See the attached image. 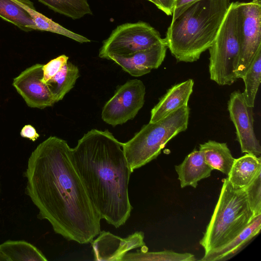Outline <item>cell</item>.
Segmentation results:
<instances>
[{"label":"cell","mask_w":261,"mask_h":261,"mask_svg":"<svg viewBox=\"0 0 261 261\" xmlns=\"http://www.w3.org/2000/svg\"><path fill=\"white\" fill-rule=\"evenodd\" d=\"M97 237L91 242L95 260L121 261L130 250L145 245L144 234L142 231L122 238L102 230Z\"/></svg>","instance_id":"7c38bea8"},{"label":"cell","mask_w":261,"mask_h":261,"mask_svg":"<svg viewBox=\"0 0 261 261\" xmlns=\"http://www.w3.org/2000/svg\"><path fill=\"white\" fill-rule=\"evenodd\" d=\"M253 108L247 105L242 93L239 90L231 93L227 109L241 151L259 157L261 146L254 130Z\"/></svg>","instance_id":"30bf717a"},{"label":"cell","mask_w":261,"mask_h":261,"mask_svg":"<svg viewBox=\"0 0 261 261\" xmlns=\"http://www.w3.org/2000/svg\"><path fill=\"white\" fill-rule=\"evenodd\" d=\"M79 76L77 67L68 61L54 76L45 83L55 102L62 100L72 89Z\"/></svg>","instance_id":"ffe728a7"},{"label":"cell","mask_w":261,"mask_h":261,"mask_svg":"<svg viewBox=\"0 0 261 261\" xmlns=\"http://www.w3.org/2000/svg\"><path fill=\"white\" fill-rule=\"evenodd\" d=\"M167 48L164 39L148 48L126 57L113 56L109 60L113 61L132 76H141L161 66L165 58Z\"/></svg>","instance_id":"4fadbf2b"},{"label":"cell","mask_w":261,"mask_h":261,"mask_svg":"<svg viewBox=\"0 0 261 261\" xmlns=\"http://www.w3.org/2000/svg\"><path fill=\"white\" fill-rule=\"evenodd\" d=\"M199 0H175L172 21L178 17L186 9Z\"/></svg>","instance_id":"83f0119b"},{"label":"cell","mask_w":261,"mask_h":261,"mask_svg":"<svg viewBox=\"0 0 261 261\" xmlns=\"http://www.w3.org/2000/svg\"><path fill=\"white\" fill-rule=\"evenodd\" d=\"M30 0H0V17L24 32L37 30L26 8L34 6Z\"/></svg>","instance_id":"ac0fdd59"},{"label":"cell","mask_w":261,"mask_h":261,"mask_svg":"<svg viewBox=\"0 0 261 261\" xmlns=\"http://www.w3.org/2000/svg\"><path fill=\"white\" fill-rule=\"evenodd\" d=\"M194 81L189 79L170 88L152 109L149 123H155L182 107L188 105Z\"/></svg>","instance_id":"5bb4252c"},{"label":"cell","mask_w":261,"mask_h":261,"mask_svg":"<svg viewBox=\"0 0 261 261\" xmlns=\"http://www.w3.org/2000/svg\"><path fill=\"white\" fill-rule=\"evenodd\" d=\"M152 3H153L154 5H155L157 8L160 10H162V6L161 4L160 3L159 1L158 0H147Z\"/></svg>","instance_id":"4dcf8cb0"},{"label":"cell","mask_w":261,"mask_h":261,"mask_svg":"<svg viewBox=\"0 0 261 261\" xmlns=\"http://www.w3.org/2000/svg\"><path fill=\"white\" fill-rule=\"evenodd\" d=\"M254 217L244 189L233 188L227 178L199 243L204 253L229 243L249 224Z\"/></svg>","instance_id":"277c9868"},{"label":"cell","mask_w":261,"mask_h":261,"mask_svg":"<svg viewBox=\"0 0 261 261\" xmlns=\"http://www.w3.org/2000/svg\"><path fill=\"white\" fill-rule=\"evenodd\" d=\"M0 261H8L7 257L4 254V253L0 250Z\"/></svg>","instance_id":"1f68e13d"},{"label":"cell","mask_w":261,"mask_h":261,"mask_svg":"<svg viewBox=\"0 0 261 261\" xmlns=\"http://www.w3.org/2000/svg\"><path fill=\"white\" fill-rule=\"evenodd\" d=\"M189 114V106L182 107L156 122L144 125L130 140L123 143L132 172L156 159L171 139L187 129Z\"/></svg>","instance_id":"5b68a950"},{"label":"cell","mask_w":261,"mask_h":261,"mask_svg":"<svg viewBox=\"0 0 261 261\" xmlns=\"http://www.w3.org/2000/svg\"><path fill=\"white\" fill-rule=\"evenodd\" d=\"M260 171V157L246 153L234 159L227 179L233 188L243 189Z\"/></svg>","instance_id":"e0dca14e"},{"label":"cell","mask_w":261,"mask_h":261,"mask_svg":"<svg viewBox=\"0 0 261 261\" xmlns=\"http://www.w3.org/2000/svg\"><path fill=\"white\" fill-rule=\"evenodd\" d=\"M238 31L240 46L237 79L242 78L261 47V0L237 2Z\"/></svg>","instance_id":"ba28073f"},{"label":"cell","mask_w":261,"mask_h":261,"mask_svg":"<svg viewBox=\"0 0 261 261\" xmlns=\"http://www.w3.org/2000/svg\"><path fill=\"white\" fill-rule=\"evenodd\" d=\"M25 10L33 18L37 30L61 35L81 43L91 42L88 38L69 30L37 11L34 6L28 7Z\"/></svg>","instance_id":"d4e9b609"},{"label":"cell","mask_w":261,"mask_h":261,"mask_svg":"<svg viewBox=\"0 0 261 261\" xmlns=\"http://www.w3.org/2000/svg\"><path fill=\"white\" fill-rule=\"evenodd\" d=\"M245 84L242 93L248 106L253 108L261 79V47L257 50L247 71L242 78Z\"/></svg>","instance_id":"603a6c76"},{"label":"cell","mask_w":261,"mask_h":261,"mask_svg":"<svg viewBox=\"0 0 261 261\" xmlns=\"http://www.w3.org/2000/svg\"><path fill=\"white\" fill-rule=\"evenodd\" d=\"M195 256L190 253H177L172 250H164L159 252H148L147 247L144 245L136 252H127L121 261H195Z\"/></svg>","instance_id":"cb8c5ba5"},{"label":"cell","mask_w":261,"mask_h":261,"mask_svg":"<svg viewBox=\"0 0 261 261\" xmlns=\"http://www.w3.org/2000/svg\"><path fill=\"white\" fill-rule=\"evenodd\" d=\"M261 171L244 189L248 202L253 216L261 214Z\"/></svg>","instance_id":"484cf974"},{"label":"cell","mask_w":261,"mask_h":261,"mask_svg":"<svg viewBox=\"0 0 261 261\" xmlns=\"http://www.w3.org/2000/svg\"><path fill=\"white\" fill-rule=\"evenodd\" d=\"M69 57L65 55H62L56 58L52 59L47 64L43 65L42 82L46 83L54 76L67 63Z\"/></svg>","instance_id":"4316f807"},{"label":"cell","mask_w":261,"mask_h":261,"mask_svg":"<svg viewBox=\"0 0 261 261\" xmlns=\"http://www.w3.org/2000/svg\"><path fill=\"white\" fill-rule=\"evenodd\" d=\"M164 41L160 33L146 22L125 23L117 26L103 41L98 56L107 60L126 57Z\"/></svg>","instance_id":"52a82bcc"},{"label":"cell","mask_w":261,"mask_h":261,"mask_svg":"<svg viewBox=\"0 0 261 261\" xmlns=\"http://www.w3.org/2000/svg\"><path fill=\"white\" fill-rule=\"evenodd\" d=\"M145 89L143 82L137 79L120 86L103 107V121L115 126L133 119L144 104Z\"/></svg>","instance_id":"9c48e42d"},{"label":"cell","mask_w":261,"mask_h":261,"mask_svg":"<svg viewBox=\"0 0 261 261\" xmlns=\"http://www.w3.org/2000/svg\"><path fill=\"white\" fill-rule=\"evenodd\" d=\"M67 142L50 136L31 153L24 176L25 194L55 233L68 241L91 243L99 233V215L74 166Z\"/></svg>","instance_id":"6da1fadb"},{"label":"cell","mask_w":261,"mask_h":261,"mask_svg":"<svg viewBox=\"0 0 261 261\" xmlns=\"http://www.w3.org/2000/svg\"><path fill=\"white\" fill-rule=\"evenodd\" d=\"M0 250L8 261L47 260L40 250L25 241H6L0 244Z\"/></svg>","instance_id":"44dd1931"},{"label":"cell","mask_w":261,"mask_h":261,"mask_svg":"<svg viewBox=\"0 0 261 261\" xmlns=\"http://www.w3.org/2000/svg\"><path fill=\"white\" fill-rule=\"evenodd\" d=\"M261 214L253 217L249 224L237 237L224 246L204 253L200 260L225 261L240 252L260 232Z\"/></svg>","instance_id":"9a60e30c"},{"label":"cell","mask_w":261,"mask_h":261,"mask_svg":"<svg viewBox=\"0 0 261 261\" xmlns=\"http://www.w3.org/2000/svg\"><path fill=\"white\" fill-rule=\"evenodd\" d=\"M208 49L211 80L220 86L233 84L238 79L236 71L240 55L237 2L230 3L218 33Z\"/></svg>","instance_id":"8992f818"},{"label":"cell","mask_w":261,"mask_h":261,"mask_svg":"<svg viewBox=\"0 0 261 261\" xmlns=\"http://www.w3.org/2000/svg\"><path fill=\"white\" fill-rule=\"evenodd\" d=\"M175 169L182 188L187 186L196 188L198 182L209 177L213 170L200 150L189 153L180 164L175 166Z\"/></svg>","instance_id":"2e32d148"},{"label":"cell","mask_w":261,"mask_h":261,"mask_svg":"<svg viewBox=\"0 0 261 261\" xmlns=\"http://www.w3.org/2000/svg\"><path fill=\"white\" fill-rule=\"evenodd\" d=\"M230 5L229 0H199L171 21L164 39L177 62L196 61L210 47Z\"/></svg>","instance_id":"3957f363"},{"label":"cell","mask_w":261,"mask_h":261,"mask_svg":"<svg viewBox=\"0 0 261 261\" xmlns=\"http://www.w3.org/2000/svg\"><path fill=\"white\" fill-rule=\"evenodd\" d=\"M199 150L213 170H218L227 175L229 174L235 159L226 143L208 140L200 144Z\"/></svg>","instance_id":"d6986e66"},{"label":"cell","mask_w":261,"mask_h":261,"mask_svg":"<svg viewBox=\"0 0 261 261\" xmlns=\"http://www.w3.org/2000/svg\"><path fill=\"white\" fill-rule=\"evenodd\" d=\"M55 12L73 19L92 14L88 0H38Z\"/></svg>","instance_id":"7402d4cb"},{"label":"cell","mask_w":261,"mask_h":261,"mask_svg":"<svg viewBox=\"0 0 261 261\" xmlns=\"http://www.w3.org/2000/svg\"><path fill=\"white\" fill-rule=\"evenodd\" d=\"M162 6V11L167 15H171L175 0H158Z\"/></svg>","instance_id":"f546056e"},{"label":"cell","mask_w":261,"mask_h":261,"mask_svg":"<svg viewBox=\"0 0 261 261\" xmlns=\"http://www.w3.org/2000/svg\"><path fill=\"white\" fill-rule=\"evenodd\" d=\"M43 66L38 63L27 68L15 77L12 83L31 108L42 109L56 103L46 84L42 81Z\"/></svg>","instance_id":"8fae6325"},{"label":"cell","mask_w":261,"mask_h":261,"mask_svg":"<svg viewBox=\"0 0 261 261\" xmlns=\"http://www.w3.org/2000/svg\"><path fill=\"white\" fill-rule=\"evenodd\" d=\"M73 164L101 219L115 228L123 225L133 207L128 196L132 172L123 143L108 129H92L71 149Z\"/></svg>","instance_id":"7a4b0ae2"},{"label":"cell","mask_w":261,"mask_h":261,"mask_svg":"<svg viewBox=\"0 0 261 261\" xmlns=\"http://www.w3.org/2000/svg\"><path fill=\"white\" fill-rule=\"evenodd\" d=\"M20 134L22 137L29 139L33 142L39 137L35 128L30 124L24 125L21 129Z\"/></svg>","instance_id":"f1b7e54d"}]
</instances>
